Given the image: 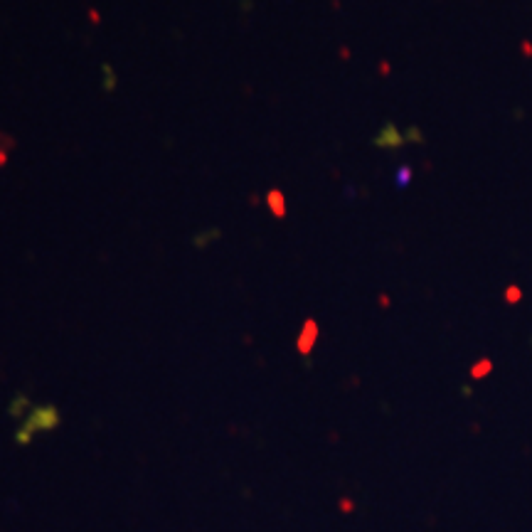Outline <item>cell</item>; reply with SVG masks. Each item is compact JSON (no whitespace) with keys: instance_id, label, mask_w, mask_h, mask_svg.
<instances>
[{"instance_id":"6da1fadb","label":"cell","mask_w":532,"mask_h":532,"mask_svg":"<svg viewBox=\"0 0 532 532\" xmlns=\"http://www.w3.org/2000/svg\"><path fill=\"white\" fill-rule=\"evenodd\" d=\"M266 205H269V210L274 212L276 217H283V195H281L279 190H271L266 195Z\"/></svg>"}]
</instances>
